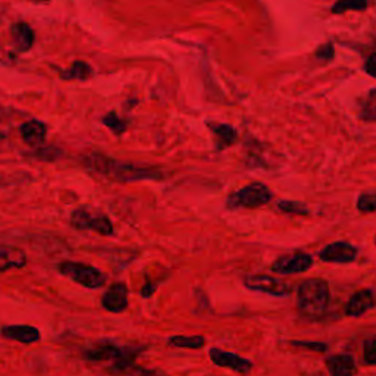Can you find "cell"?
Masks as SVG:
<instances>
[{"instance_id":"cell-2","label":"cell","mask_w":376,"mask_h":376,"mask_svg":"<svg viewBox=\"0 0 376 376\" xmlns=\"http://www.w3.org/2000/svg\"><path fill=\"white\" fill-rule=\"evenodd\" d=\"M86 167L97 174L106 175L108 178H113L121 183L141 181V179H159L162 176L160 172L155 169L138 168L133 165V163L117 162L97 153H93L86 159Z\"/></svg>"},{"instance_id":"cell-19","label":"cell","mask_w":376,"mask_h":376,"mask_svg":"<svg viewBox=\"0 0 376 376\" xmlns=\"http://www.w3.org/2000/svg\"><path fill=\"white\" fill-rule=\"evenodd\" d=\"M59 75L62 79H67V81H87L93 77V68L87 62L75 60L71 65V68L62 70Z\"/></svg>"},{"instance_id":"cell-32","label":"cell","mask_w":376,"mask_h":376,"mask_svg":"<svg viewBox=\"0 0 376 376\" xmlns=\"http://www.w3.org/2000/svg\"><path fill=\"white\" fill-rule=\"evenodd\" d=\"M39 2H47V0H39Z\"/></svg>"},{"instance_id":"cell-31","label":"cell","mask_w":376,"mask_h":376,"mask_svg":"<svg viewBox=\"0 0 376 376\" xmlns=\"http://www.w3.org/2000/svg\"><path fill=\"white\" fill-rule=\"evenodd\" d=\"M8 184V181H6V178H5V175H2V174H0V188H2V187H5Z\"/></svg>"},{"instance_id":"cell-23","label":"cell","mask_w":376,"mask_h":376,"mask_svg":"<svg viewBox=\"0 0 376 376\" xmlns=\"http://www.w3.org/2000/svg\"><path fill=\"white\" fill-rule=\"evenodd\" d=\"M62 153L63 152L58 149L56 145H46V147L39 145L34 152H31L30 156L41 162H55L59 157H62Z\"/></svg>"},{"instance_id":"cell-3","label":"cell","mask_w":376,"mask_h":376,"mask_svg":"<svg viewBox=\"0 0 376 376\" xmlns=\"http://www.w3.org/2000/svg\"><path fill=\"white\" fill-rule=\"evenodd\" d=\"M143 347H121L112 341H99L84 351V358L89 362L113 361L112 372H128L134 366L136 357L143 351Z\"/></svg>"},{"instance_id":"cell-26","label":"cell","mask_w":376,"mask_h":376,"mask_svg":"<svg viewBox=\"0 0 376 376\" xmlns=\"http://www.w3.org/2000/svg\"><path fill=\"white\" fill-rule=\"evenodd\" d=\"M357 209L362 214H373L376 209V195L373 191H368L358 195L357 199Z\"/></svg>"},{"instance_id":"cell-18","label":"cell","mask_w":376,"mask_h":376,"mask_svg":"<svg viewBox=\"0 0 376 376\" xmlns=\"http://www.w3.org/2000/svg\"><path fill=\"white\" fill-rule=\"evenodd\" d=\"M27 265V256L22 249L0 246V272L21 269Z\"/></svg>"},{"instance_id":"cell-30","label":"cell","mask_w":376,"mask_h":376,"mask_svg":"<svg viewBox=\"0 0 376 376\" xmlns=\"http://www.w3.org/2000/svg\"><path fill=\"white\" fill-rule=\"evenodd\" d=\"M365 72L369 75V77H375V56L373 55H370L368 59H366V62H365Z\"/></svg>"},{"instance_id":"cell-13","label":"cell","mask_w":376,"mask_h":376,"mask_svg":"<svg viewBox=\"0 0 376 376\" xmlns=\"http://www.w3.org/2000/svg\"><path fill=\"white\" fill-rule=\"evenodd\" d=\"M0 335L6 339L18 341L21 344H36L40 341L41 334L36 328V326L31 325H8L2 326L0 330Z\"/></svg>"},{"instance_id":"cell-9","label":"cell","mask_w":376,"mask_h":376,"mask_svg":"<svg viewBox=\"0 0 376 376\" xmlns=\"http://www.w3.org/2000/svg\"><path fill=\"white\" fill-rule=\"evenodd\" d=\"M319 259L326 264H353L358 256V249L351 242L347 241H335L325 246L319 253Z\"/></svg>"},{"instance_id":"cell-10","label":"cell","mask_w":376,"mask_h":376,"mask_svg":"<svg viewBox=\"0 0 376 376\" xmlns=\"http://www.w3.org/2000/svg\"><path fill=\"white\" fill-rule=\"evenodd\" d=\"M209 358L219 368L230 369L237 373H250L253 369V363L249 358H244L235 353L225 351L221 349H210Z\"/></svg>"},{"instance_id":"cell-11","label":"cell","mask_w":376,"mask_h":376,"mask_svg":"<svg viewBox=\"0 0 376 376\" xmlns=\"http://www.w3.org/2000/svg\"><path fill=\"white\" fill-rule=\"evenodd\" d=\"M128 287L124 283L110 285L102 297V306L110 313H122L128 309Z\"/></svg>"},{"instance_id":"cell-1","label":"cell","mask_w":376,"mask_h":376,"mask_svg":"<svg viewBox=\"0 0 376 376\" xmlns=\"http://www.w3.org/2000/svg\"><path fill=\"white\" fill-rule=\"evenodd\" d=\"M331 290L330 284L322 278H307L297 287V307L306 319L318 320L330 309Z\"/></svg>"},{"instance_id":"cell-15","label":"cell","mask_w":376,"mask_h":376,"mask_svg":"<svg viewBox=\"0 0 376 376\" xmlns=\"http://www.w3.org/2000/svg\"><path fill=\"white\" fill-rule=\"evenodd\" d=\"M325 365L334 376H351L357 373L356 358L351 354H331L325 358Z\"/></svg>"},{"instance_id":"cell-17","label":"cell","mask_w":376,"mask_h":376,"mask_svg":"<svg viewBox=\"0 0 376 376\" xmlns=\"http://www.w3.org/2000/svg\"><path fill=\"white\" fill-rule=\"evenodd\" d=\"M207 127L210 128V133L214 134L216 152H222V150L228 149V147L234 145L238 140L237 129L230 124L212 122V124H207Z\"/></svg>"},{"instance_id":"cell-7","label":"cell","mask_w":376,"mask_h":376,"mask_svg":"<svg viewBox=\"0 0 376 376\" xmlns=\"http://www.w3.org/2000/svg\"><path fill=\"white\" fill-rule=\"evenodd\" d=\"M244 287L252 291L266 292L275 297H288L292 292V285L280 278L264 273H253L244 276Z\"/></svg>"},{"instance_id":"cell-25","label":"cell","mask_w":376,"mask_h":376,"mask_svg":"<svg viewBox=\"0 0 376 376\" xmlns=\"http://www.w3.org/2000/svg\"><path fill=\"white\" fill-rule=\"evenodd\" d=\"M278 209L284 214H290V215H299V216H306L309 215L310 212L309 209L300 203V202H292V200H281L278 202Z\"/></svg>"},{"instance_id":"cell-21","label":"cell","mask_w":376,"mask_h":376,"mask_svg":"<svg viewBox=\"0 0 376 376\" xmlns=\"http://www.w3.org/2000/svg\"><path fill=\"white\" fill-rule=\"evenodd\" d=\"M102 122H103V125H106V127H108L115 136H122V134L125 133V131H127V128H128V122L124 121V119L118 115L117 112H109V113H106V115H105L103 119H102Z\"/></svg>"},{"instance_id":"cell-28","label":"cell","mask_w":376,"mask_h":376,"mask_svg":"<svg viewBox=\"0 0 376 376\" xmlns=\"http://www.w3.org/2000/svg\"><path fill=\"white\" fill-rule=\"evenodd\" d=\"M291 344L294 347L309 349V350H315V351H320V353L328 350V344H325V342H318V341H292Z\"/></svg>"},{"instance_id":"cell-20","label":"cell","mask_w":376,"mask_h":376,"mask_svg":"<svg viewBox=\"0 0 376 376\" xmlns=\"http://www.w3.org/2000/svg\"><path fill=\"white\" fill-rule=\"evenodd\" d=\"M168 346L178 349L200 350L205 346V337L202 335H174L168 338Z\"/></svg>"},{"instance_id":"cell-4","label":"cell","mask_w":376,"mask_h":376,"mask_svg":"<svg viewBox=\"0 0 376 376\" xmlns=\"http://www.w3.org/2000/svg\"><path fill=\"white\" fill-rule=\"evenodd\" d=\"M273 200V191L264 183H252L233 191L226 197V207L230 210L237 209H260Z\"/></svg>"},{"instance_id":"cell-6","label":"cell","mask_w":376,"mask_h":376,"mask_svg":"<svg viewBox=\"0 0 376 376\" xmlns=\"http://www.w3.org/2000/svg\"><path fill=\"white\" fill-rule=\"evenodd\" d=\"M70 223L78 231H94L103 237H110L115 234L109 216L102 214L101 210H94L89 206L75 209L71 214Z\"/></svg>"},{"instance_id":"cell-5","label":"cell","mask_w":376,"mask_h":376,"mask_svg":"<svg viewBox=\"0 0 376 376\" xmlns=\"http://www.w3.org/2000/svg\"><path fill=\"white\" fill-rule=\"evenodd\" d=\"M58 269L62 275L89 290L102 288L108 280V276L103 271L87 264H81V261L63 260L59 264Z\"/></svg>"},{"instance_id":"cell-12","label":"cell","mask_w":376,"mask_h":376,"mask_svg":"<svg viewBox=\"0 0 376 376\" xmlns=\"http://www.w3.org/2000/svg\"><path fill=\"white\" fill-rule=\"evenodd\" d=\"M375 307V294L370 288H363L356 291L349 299L344 313L349 318H361Z\"/></svg>"},{"instance_id":"cell-29","label":"cell","mask_w":376,"mask_h":376,"mask_svg":"<svg viewBox=\"0 0 376 376\" xmlns=\"http://www.w3.org/2000/svg\"><path fill=\"white\" fill-rule=\"evenodd\" d=\"M316 58L322 62L331 60L334 58V46L331 43H326L322 47H319L318 52H316Z\"/></svg>"},{"instance_id":"cell-14","label":"cell","mask_w":376,"mask_h":376,"mask_svg":"<svg viewBox=\"0 0 376 376\" xmlns=\"http://www.w3.org/2000/svg\"><path fill=\"white\" fill-rule=\"evenodd\" d=\"M11 40L16 52L25 53L31 51V47L34 46L36 41L34 30H32L27 22H15L11 27Z\"/></svg>"},{"instance_id":"cell-22","label":"cell","mask_w":376,"mask_h":376,"mask_svg":"<svg viewBox=\"0 0 376 376\" xmlns=\"http://www.w3.org/2000/svg\"><path fill=\"white\" fill-rule=\"evenodd\" d=\"M358 118L365 122H373L376 118V103H375V90L372 89L366 99L363 101L361 109H358Z\"/></svg>"},{"instance_id":"cell-16","label":"cell","mask_w":376,"mask_h":376,"mask_svg":"<svg viewBox=\"0 0 376 376\" xmlns=\"http://www.w3.org/2000/svg\"><path fill=\"white\" fill-rule=\"evenodd\" d=\"M20 136L30 147H39L46 141L47 125L39 119H30L20 127Z\"/></svg>"},{"instance_id":"cell-27","label":"cell","mask_w":376,"mask_h":376,"mask_svg":"<svg viewBox=\"0 0 376 376\" xmlns=\"http://www.w3.org/2000/svg\"><path fill=\"white\" fill-rule=\"evenodd\" d=\"M363 362L368 366L376 365V339L373 337L365 339L363 342Z\"/></svg>"},{"instance_id":"cell-8","label":"cell","mask_w":376,"mask_h":376,"mask_svg":"<svg viewBox=\"0 0 376 376\" xmlns=\"http://www.w3.org/2000/svg\"><path fill=\"white\" fill-rule=\"evenodd\" d=\"M313 257L304 252H296L278 257L271 265V271L278 275L303 273L313 268Z\"/></svg>"},{"instance_id":"cell-24","label":"cell","mask_w":376,"mask_h":376,"mask_svg":"<svg viewBox=\"0 0 376 376\" xmlns=\"http://www.w3.org/2000/svg\"><path fill=\"white\" fill-rule=\"evenodd\" d=\"M368 8V0H337L332 12L344 13L346 11H365Z\"/></svg>"}]
</instances>
